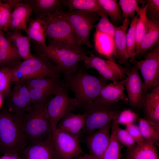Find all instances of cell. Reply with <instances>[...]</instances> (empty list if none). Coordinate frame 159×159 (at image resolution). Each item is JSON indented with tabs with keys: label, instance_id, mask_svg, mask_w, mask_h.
<instances>
[{
	"label": "cell",
	"instance_id": "2e32d148",
	"mask_svg": "<svg viewBox=\"0 0 159 159\" xmlns=\"http://www.w3.org/2000/svg\"><path fill=\"white\" fill-rule=\"evenodd\" d=\"M21 1L16 4L11 12L8 32L22 30L27 33V24L32 9Z\"/></svg>",
	"mask_w": 159,
	"mask_h": 159
},
{
	"label": "cell",
	"instance_id": "9a60e30c",
	"mask_svg": "<svg viewBox=\"0 0 159 159\" xmlns=\"http://www.w3.org/2000/svg\"><path fill=\"white\" fill-rule=\"evenodd\" d=\"M51 140L30 144L23 151L21 159H59Z\"/></svg>",
	"mask_w": 159,
	"mask_h": 159
},
{
	"label": "cell",
	"instance_id": "4316f807",
	"mask_svg": "<svg viewBox=\"0 0 159 159\" xmlns=\"http://www.w3.org/2000/svg\"><path fill=\"white\" fill-rule=\"evenodd\" d=\"M27 29V36L42 47L47 46V25L43 19L30 18Z\"/></svg>",
	"mask_w": 159,
	"mask_h": 159
},
{
	"label": "cell",
	"instance_id": "d4e9b609",
	"mask_svg": "<svg viewBox=\"0 0 159 159\" xmlns=\"http://www.w3.org/2000/svg\"><path fill=\"white\" fill-rule=\"evenodd\" d=\"M159 44V21L148 18L145 34L140 44L138 55L142 56Z\"/></svg>",
	"mask_w": 159,
	"mask_h": 159
},
{
	"label": "cell",
	"instance_id": "4fadbf2b",
	"mask_svg": "<svg viewBox=\"0 0 159 159\" xmlns=\"http://www.w3.org/2000/svg\"><path fill=\"white\" fill-rule=\"evenodd\" d=\"M112 122L88 135L85 139L90 154L95 159H102L109 145Z\"/></svg>",
	"mask_w": 159,
	"mask_h": 159
},
{
	"label": "cell",
	"instance_id": "5b68a950",
	"mask_svg": "<svg viewBox=\"0 0 159 159\" xmlns=\"http://www.w3.org/2000/svg\"><path fill=\"white\" fill-rule=\"evenodd\" d=\"M42 19L46 24L49 44L54 43L75 50H86L79 43L63 11L50 14Z\"/></svg>",
	"mask_w": 159,
	"mask_h": 159
},
{
	"label": "cell",
	"instance_id": "f6af8a7d",
	"mask_svg": "<svg viewBox=\"0 0 159 159\" xmlns=\"http://www.w3.org/2000/svg\"><path fill=\"white\" fill-rule=\"evenodd\" d=\"M74 159H95L90 154H84L82 155H80Z\"/></svg>",
	"mask_w": 159,
	"mask_h": 159
},
{
	"label": "cell",
	"instance_id": "44dd1931",
	"mask_svg": "<svg viewBox=\"0 0 159 159\" xmlns=\"http://www.w3.org/2000/svg\"><path fill=\"white\" fill-rule=\"evenodd\" d=\"M5 35L8 41L16 48L22 59L25 60L35 57L30 52L31 39L28 36L23 35L20 30L8 32Z\"/></svg>",
	"mask_w": 159,
	"mask_h": 159
},
{
	"label": "cell",
	"instance_id": "ac0fdd59",
	"mask_svg": "<svg viewBox=\"0 0 159 159\" xmlns=\"http://www.w3.org/2000/svg\"><path fill=\"white\" fill-rule=\"evenodd\" d=\"M22 59L16 48L6 38L4 33L0 29V67H14Z\"/></svg>",
	"mask_w": 159,
	"mask_h": 159
},
{
	"label": "cell",
	"instance_id": "d590c367",
	"mask_svg": "<svg viewBox=\"0 0 159 159\" xmlns=\"http://www.w3.org/2000/svg\"><path fill=\"white\" fill-rule=\"evenodd\" d=\"M145 5L141 8L140 10L137 13L139 16L135 29L136 55H139L141 43L146 30L147 17L145 14Z\"/></svg>",
	"mask_w": 159,
	"mask_h": 159
},
{
	"label": "cell",
	"instance_id": "277c9868",
	"mask_svg": "<svg viewBox=\"0 0 159 159\" xmlns=\"http://www.w3.org/2000/svg\"><path fill=\"white\" fill-rule=\"evenodd\" d=\"M35 47L38 54L44 56L57 66L64 76L75 72L79 67L80 62L83 61L90 53L87 50L74 49L54 43H49L45 47L36 43Z\"/></svg>",
	"mask_w": 159,
	"mask_h": 159
},
{
	"label": "cell",
	"instance_id": "603a6c76",
	"mask_svg": "<svg viewBox=\"0 0 159 159\" xmlns=\"http://www.w3.org/2000/svg\"><path fill=\"white\" fill-rule=\"evenodd\" d=\"M125 159H159V155L155 145L145 140L127 149Z\"/></svg>",
	"mask_w": 159,
	"mask_h": 159
},
{
	"label": "cell",
	"instance_id": "30bf717a",
	"mask_svg": "<svg viewBox=\"0 0 159 159\" xmlns=\"http://www.w3.org/2000/svg\"><path fill=\"white\" fill-rule=\"evenodd\" d=\"M24 60L15 67L21 73L24 80L60 75L59 68L43 55Z\"/></svg>",
	"mask_w": 159,
	"mask_h": 159
},
{
	"label": "cell",
	"instance_id": "74e56055",
	"mask_svg": "<svg viewBox=\"0 0 159 159\" xmlns=\"http://www.w3.org/2000/svg\"><path fill=\"white\" fill-rule=\"evenodd\" d=\"M14 83L11 68L2 67L0 68V94L6 96Z\"/></svg>",
	"mask_w": 159,
	"mask_h": 159
},
{
	"label": "cell",
	"instance_id": "cb8c5ba5",
	"mask_svg": "<svg viewBox=\"0 0 159 159\" xmlns=\"http://www.w3.org/2000/svg\"><path fill=\"white\" fill-rule=\"evenodd\" d=\"M130 23L129 19H124L122 25L115 26L114 42L116 57L119 63L122 64L128 59L126 49V35Z\"/></svg>",
	"mask_w": 159,
	"mask_h": 159
},
{
	"label": "cell",
	"instance_id": "6da1fadb",
	"mask_svg": "<svg viewBox=\"0 0 159 159\" xmlns=\"http://www.w3.org/2000/svg\"><path fill=\"white\" fill-rule=\"evenodd\" d=\"M64 80L82 107L99 97L101 89L107 84L108 80L101 76L92 75L79 67L74 72L64 76Z\"/></svg>",
	"mask_w": 159,
	"mask_h": 159
},
{
	"label": "cell",
	"instance_id": "f35d334b",
	"mask_svg": "<svg viewBox=\"0 0 159 159\" xmlns=\"http://www.w3.org/2000/svg\"><path fill=\"white\" fill-rule=\"evenodd\" d=\"M100 20L94 27L96 30L107 34L114 38L115 25L112 24L108 16L102 10L100 11Z\"/></svg>",
	"mask_w": 159,
	"mask_h": 159
},
{
	"label": "cell",
	"instance_id": "e575fe53",
	"mask_svg": "<svg viewBox=\"0 0 159 159\" xmlns=\"http://www.w3.org/2000/svg\"><path fill=\"white\" fill-rule=\"evenodd\" d=\"M146 2V0H119L118 3L124 19H133L136 16V13L138 12L142 8L139 4L141 3L144 5Z\"/></svg>",
	"mask_w": 159,
	"mask_h": 159
},
{
	"label": "cell",
	"instance_id": "60d3db41",
	"mask_svg": "<svg viewBox=\"0 0 159 159\" xmlns=\"http://www.w3.org/2000/svg\"><path fill=\"white\" fill-rule=\"evenodd\" d=\"M145 5L147 17L150 20L159 21V0H146Z\"/></svg>",
	"mask_w": 159,
	"mask_h": 159
},
{
	"label": "cell",
	"instance_id": "7a4b0ae2",
	"mask_svg": "<svg viewBox=\"0 0 159 159\" xmlns=\"http://www.w3.org/2000/svg\"><path fill=\"white\" fill-rule=\"evenodd\" d=\"M47 101L33 104L30 111L21 117L22 128L30 144L52 138L53 129L46 112Z\"/></svg>",
	"mask_w": 159,
	"mask_h": 159
},
{
	"label": "cell",
	"instance_id": "7bdbcfd3",
	"mask_svg": "<svg viewBox=\"0 0 159 159\" xmlns=\"http://www.w3.org/2000/svg\"><path fill=\"white\" fill-rule=\"evenodd\" d=\"M126 130L134 139L136 144L143 142L145 140L142 137L138 125L134 123L125 125Z\"/></svg>",
	"mask_w": 159,
	"mask_h": 159
},
{
	"label": "cell",
	"instance_id": "7402d4cb",
	"mask_svg": "<svg viewBox=\"0 0 159 159\" xmlns=\"http://www.w3.org/2000/svg\"><path fill=\"white\" fill-rule=\"evenodd\" d=\"M21 2L30 6L35 18L42 19L48 15L61 10L62 0H27Z\"/></svg>",
	"mask_w": 159,
	"mask_h": 159
},
{
	"label": "cell",
	"instance_id": "f1b7e54d",
	"mask_svg": "<svg viewBox=\"0 0 159 159\" xmlns=\"http://www.w3.org/2000/svg\"><path fill=\"white\" fill-rule=\"evenodd\" d=\"M24 82L29 89L55 87H67L64 80L61 78L60 75L42 78L28 79L24 80Z\"/></svg>",
	"mask_w": 159,
	"mask_h": 159
},
{
	"label": "cell",
	"instance_id": "d6a6232c",
	"mask_svg": "<svg viewBox=\"0 0 159 159\" xmlns=\"http://www.w3.org/2000/svg\"><path fill=\"white\" fill-rule=\"evenodd\" d=\"M99 3L104 11L109 16L112 23H119L124 19L118 2L117 0H98Z\"/></svg>",
	"mask_w": 159,
	"mask_h": 159
},
{
	"label": "cell",
	"instance_id": "3957f363",
	"mask_svg": "<svg viewBox=\"0 0 159 159\" xmlns=\"http://www.w3.org/2000/svg\"><path fill=\"white\" fill-rule=\"evenodd\" d=\"M22 116L8 110L0 112V147L6 153L21 155L27 141L21 125Z\"/></svg>",
	"mask_w": 159,
	"mask_h": 159
},
{
	"label": "cell",
	"instance_id": "8fae6325",
	"mask_svg": "<svg viewBox=\"0 0 159 159\" xmlns=\"http://www.w3.org/2000/svg\"><path fill=\"white\" fill-rule=\"evenodd\" d=\"M79 138L56 128L52 144L59 159H74L83 153Z\"/></svg>",
	"mask_w": 159,
	"mask_h": 159
},
{
	"label": "cell",
	"instance_id": "484cf974",
	"mask_svg": "<svg viewBox=\"0 0 159 159\" xmlns=\"http://www.w3.org/2000/svg\"><path fill=\"white\" fill-rule=\"evenodd\" d=\"M124 80L107 84L101 89L99 97L110 103H117L121 100L127 101Z\"/></svg>",
	"mask_w": 159,
	"mask_h": 159
},
{
	"label": "cell",
	"instance_id": "ee69618b",
	"mask_svg": "<svg viewBox=\"0 0 159 159\" xmlns=\"http://www.w3.org/2000/svg\"><path fill=\"white\" fill-rule=\"evenodd\" d=\"M0 159H21V155L14 153H6L0 156Z\"/></svg>",
	"mask_w": 159,
	"mask_h": 159
},
{
	"label": "cell",
	"instance_id": "d6986e66",
	"mask_svg": "<svg viewBox=\"0 0 159 159\" xmlns=\"http://www.w3.org/2000/svg\"><path fill=\"white\" fill-rule=\"evenodd\" d=\"M85 121V115L83 113L71 112L59 122L56 128L79 138L84 129Z\"/></svg>",
	"mask_w": 159,
	"mask_h": 159
},
{
	"label": "cell",
	"instance_id": "ba28073f",
	"mask_svg": "<svg viewBox=\"0 0 159 159\" xmlns=\"http://www.w3.org/2000/svg\"><path fill=\"white\" fill-rule=\"evenodd\" d=\"M146 53L143 59L137 60L134 57L130 59L140 72L143 91L145 93L159 85V44Z\"/></svg>",
	"mask_w": 159,
	"mask_h": 159
},
{
	"label": "cell",
	"instance_id": "ffe728a7",
	"mask_svg": "<svg viewBox=\"0 0 159 159\" xmlns=\"http://www.w3.org/2000/svg\"><path fill=\"white\" fill-rule=\"evenodd\" d=\"M94 47L99 54L106 57L107 60H114L116 57L114 38L110 35L96 30L94 36Z\"/></svg>",
	"mask_w": 159,
	"mask_h": 159
},
{
	"label": "cell",
	"instance_id": "5bb4252c",
	"mask_svg": "<svg viewBox=\"0 0 159 159\" xmlns=\"http://www.w3.org/2000/svg\"><path fill=\"white\" fill-rule=\"evenodd\" d=\"M130 106L136 110L142 107L143 98V81L139 71L133 66L124 80Z\"/></svg>",
	"mask_w": 159,
	"mask_h": 159
},
{
	"label": "cell",
	"instance_id": "1f68e13d",
	"mask_svg": "<svg viewBox=\"0 0 159 159\" xmlns=\"http://www.w3.org/2000/svg\"><path fill=\"white\" fill-rule=\"evenodd\" d=\"M62 2L68 8L69 11H98L102 10L98 0H62Z\"/></svg>",
	"mask_w": 159,
	"mask_h": 159
},
{
	"label": "cell",
	"instance_id": "8992f818",
	"mask_svg": "<svg viewBox=\"0 0 159 159\" xmlns=\"http://www.w3.org/2000/svg\"><path fill=\"white\" fill-rule=\"evenodd\" d=\"M118 103L108 102L98 97L83 107L85 115L83 131L89 135L111 122L120 112Z\"/></svg>",
	"mask_w": 159,
	"mask_h": 159
},
{
	"label": "cell",
	"instance_id": "7c38bea8",
	"mask_svg": "<svg viewBox=\"0 0 159 159\" xmlns=\"http://www.w3.org/2000/svg\"><path fill=\"white\" fill-rule=\"evenodd\" d=\"M86 69L93 68L100 76L112 82L123 81L126 78L125 70L113 60L104 59L90 52L83 61Z\"/></svg>",
	"mask_w": 159,
	"mask_h": 159
},
{
	"label": "cell",
	"instance_id": "4dcf8cb0",
	"mask_svg": "<svg viewBox=\"0 0 159 159\" xmlns=\"http://www.w3.org/2000/svg\"><path fill=\"white\" fill-rule=\"evenodd\" d=\"M117 117L112 121L110 142L102 159H121V145L117 139L115 134V123Z\"/></svg>",
	"mask_w": 159,
	"mask_h": 159
},
{
	"label": "cell",
	"instance_id": "9c48e42d",
	"mask_svg": "<svg viewBox=\"0 0 159 159\" xmlns=\"http://www.w3.org/2000/svg\"><path fill=\"white\" fill-rule=\"evenodd\" d=\"M68 90L58 92L46 102V113L53 130L65 116L81 107L74 97L70 96Z\"/></svg>",
	"mask_w": 159,
	"mask_h": 159
},
{
	"label": "cell",
	"instance_id": "8d00e7d4",
	"mask_svg": "<svg viewBox=\"0 0 159 159\" xmlns=\"http://www.w3.org/2000/svg\"><path fill=\"white\" fill-rule=\"evenodd\" d=\"M138 15L131 19L130 22V26L127 32L126 35V49L128 59L136 56V46L135 29L136 24L138 19Z\"/></svg>",
	"mask_w": 159,
	"mask_h": 159
},
{
	"label": "cell",
	"instance_id": "ab89813d",
	"mask_svg": "<svg viewBox=\"0 0 159 159\" xmlns=\"http://www.w3.org/2000/svg\"><path fill=\"white\" fill-rule=\"evenodd\" d=\"M115 130L116 138L121 145L125 146L127 149L132 148L136 145L135 141L126 130L120 127L117 119L115 123Z\"/></svg>",
	"mask_w": 159,
	"mask_h": 159
},
{
	"label": "cell",
	"instance_id": "bcb514c9",
	"mask_svg": "<svg viewBox=\"0 0 159 159\" xmlns=\"http://www.w3.org/2000/svg\"><path fill=\"white\" fill-rule=\"evenodd\" d=\"M3 96L0 94V108L1 107L3 100Z\"/></svg>",
	"mask_w": 159,
	"mask_h": 159
},
{
	"label": "cell",
	"instance_id": "836d02e7",
	"mask_svg": "<svg viewBox=\"0 0 159 159\" xmlns=\"http://www.w3.org/2000/svg\"><path fill=\"white\" fill-rule=\"evenodd\" d=\"M21 0H0V29L4 33L8 32L11 13Z\"/></svg>",
	"mask_w": 159,
	"mask_h": 159
},
{
	"label": "cell",
	"instance_id": "e0dca14e",
	"mask_svg": "<svg viewBox=\"0 0 159 159\" xmlns=\"http://www.w3.org/2000/svg\"><path fill=\"white\" fill-rule=\"evenodd\" d=\"M145 118L159 128V85L144 96L142 107Z\"/></svg>",
	"mask_w": 159,
	"mask_h": 159
},
{
	"label": "cell",
	"instance_id": "b9f144b4",
	"mask_svg": "<svg viewBox=\"0 0 159 159\" xmlns=\"http://www.w3.org/2000/svg\"><path fill=\"white\" fill-rule=\"evenodd\" d=\"M138 116L133 111L130 109H125L120 112L117 115V121L118 124L126 125L137 120Z\"/></svg>",
	"mask_w": 159,
	"mask_h": 159
},
{
	"label": "cell",
	"instance_id": "83f0119b",
	"mask_svg": "<svg viewBox=\"0 0 159 159\" xmlns=\"http://www.w3.org/2000/svg\"><path fill=\"white\" fill-rule=\"evenodd\" d=\"M6 96L8 97L9 110L11 112L22 116L31 110L32 106L27 104L21 98L14 84Z\"/></svg>",
	"mask_w": 159,
	"mask_h": 159
},
{
	"label": "cell",
	"instance_id": "f546056e",
	"mask_svg": "<svg viewBox=\"0 0 159 159\" xmlns=\"http://www.w3.org/2000/svg\"><path fill=\"white\" fill-rule=\"evenodd\" d=\"M138 126L141 135L145 140L156 145L159 141V128L145 118L138 117Z\"/></svg>",
	"mask_w": 159,
	"mask_h": 159
},
{
	"label": "cell",
	"instance_id": "52a82bcc",
	"mask_svg": "<svg viewBox=\"0 0 159 159\" xmlns=\"http://www.w3.org/2000/svg\"><path fill=\"white\" fill-rule=\"evenodd\" d=\"M100 11H63L81 45L93 47L90 40V33L95 23L100 20Z\"/></svg>",
	"mask_w": 159,
	"mask_h": 159
}]
</instances>
